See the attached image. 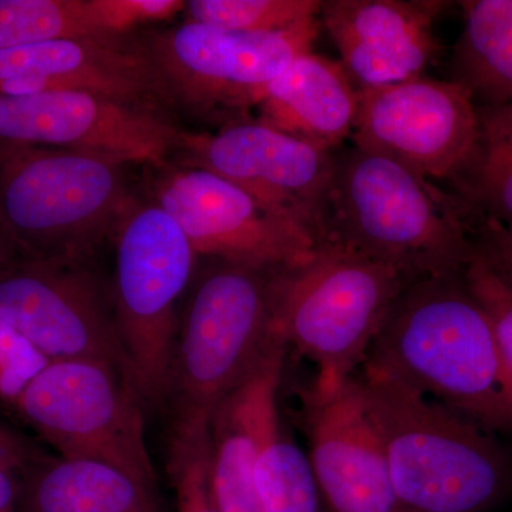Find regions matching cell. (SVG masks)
I'll list each match as a JSON object with an SVG mask.
<instances>
[{"label": "cell", "mask_w": 512, "mask_h": 512, "mask_svg": "<svg viewBox=\"0 0 512 512\" xmlns=\"http://www.w3.org/2000/svg\"><path fill=\"white\" fill-rule=\"evenodd\" d=\"M195 167L237 185L275 214L308 229L320 242L335 157L332 151L262 123H238L217 134L181 133Z\"/></svg>", "instance_id": "7c38bea8"}, {"label": "cell", "mask_w": 512, "mask_h": 512, "mask_svg": "<svg viewBox=\"0 0 512 512\" xmlns=\"http://www.w3.org/2000/svg\"><path fill=\"white\" fill-rule=\"evenodd\" d=\"M255 485L262 512H325L308 454L279 420L259 450Z\"/></svg>", "instance_id": "603a6c76"}, {"label": "cell", "mask_w": 512, "mask_h": 512, "mask_svg": "<svg viewBox=\"0 0 512 512\" xmlns=\"http://www.w3.org/2000/svg\"><path fill=\"white\" fill-rule=\"evenodd\" d=\"M464 281L493 323L512 406V282L478 245L464 269Z\"/></svg>", "instance_id": "484cf974"}, {"label": "cell", "mask_w": 512, "mask_h": 512, "mask_svg": "<svg viewBox=\"0 0 512 512\" xmlns=\"http://www.w3.org/2000/svg\"><path fill=\"white\" fill-rule=\"evenodd\" d=\"M114 158L0 144V222L29 259H89L136 201Z\"/></svg>", "instance_id": "5b68a950"}, {"label": "cell", "mask_w": 512, "mask_h": 512, "mask_svg": "<svg viewBox=\"0 0 512 512\" xmlns=\"http://www.w3.org/2000/svg\"><path fill=\"white\" fill-rule=\"evenodd\" d=\"M157 205L177 222L195 254L214 261L289 269L308 262L318 247L308 229L202 168L168 175Z\"/></svg>", "instance_id": "4fadbf2b"}, {"label": "cell", "mask_w": 512, "mask_h": 512, "mask_svg": "<svg viewBox=\"0 0 512 512\" xmlns=\"http://www.w3.org/2000/svg\"><path fill=\"white\" fill-rule=\"evenodd\" d=\"M12 404L60 457L109 464L156 488L144 404L116 367L86 359L50 362Z\"/></svg>", "instance_id": "ba28073f"}, {"label": "cell", "mask_w": 512, "mask_h": 512, "mask_svg": "<svg viewBox=\"0 0 512 512\" xmlns=\"http://www.w3.org/2000/svg\"><path fill=\"white\" fill-rule=\"evenodd\" d=\"M463 32L454 49V79L477 107L512 101V0L461 2Z\"/></svg>", "instance_id": "44dd1931"}, {"label": "cell", "mask_w": 512, "mask_h": 512, "mask_svg": "<svg viewBox=\"0 0 512 512\" xmlns=\"http://www.w3.org/2000/svg\"><path fill=\"white\" fill-rule=\"evenodd\" d=\"M18 258V252L13 247L8 235H6L5 229L2 227V222H0V268L9 265L10 262Z\"/></svg>", "instance_id": "d6a6232c"}, {"label": "cell", "mask_w": 512, "mask_h": 512, "mask_svg": "<svg viewBox=\"0 0 512 512\" xmlns=\"http://www.w3.org/2000/svg\"><path fill=\"white\" fill-rule=\"evenodd\" d=\"M400 512H485L510 493L497 434L375 370L360 369Z\"/></svg>", "instance_id": "7a4b0ae2"}, {"label": "cell", "mask_w": 512, "mask_h": 512, "mask_svg": "<svg viewBox=\"0 0 512 512\" xmlns=\"http://www.w3.org/2000/svg\"><path fill=\"white\" fill-rule=\"evenodd\" d=\"M207 456L208 427L173 430L168 473L178 512H218L208 484Z\"/></svg>", "instance_id": "4316f807"}, {"label": "cell", "mask_w": 512, "mask_h": 512, "mask_svg": "<svg viewBox=\"0 0 512 512\" xmlns=\"http://www.w3.org/2000/svg\"><path fill=\"white\" fill-rule=\"evenodd\" d=\"M458 178L484 218L512 220V101L478 107L476 150Z\"/></svg>", "instance_id": "7402d4cb"}, {"label": "cell", "mask_w": 512, "mask_h": 512, "mask_svg": "<svg viewBox=\"0 0 512 512\" xmlns=\"http://www.w3.org/2000/svg\"><path fill=\"white\" fill-rule=\"evenodd\" d=\"M111 302L130 382L144 406H165L180 301L198 255L157 204H134L116 232Z\"/></svg>", "instance_id": "52a82bcc"}, {"label": "cell", "mask_w": 512, "mask_h": 512, "mask_svg": "<svg viewBox=\"0 0 512 512\" xmlns=\"http://www.w3.org/2000/svg\"><path fill=\"white\" fill-rule=\"evenodd\" d=\"M16 512H157L150 485L119 468L40 454L18 474Z\"/></svg>", "instance_id": "ffe728a7"}, {"label": "cell", "mask_w": 512, "mask_h": 512, "mask_svg": "<svg viewBox=\"0 0 512 512\" xmlns=\"http://www.w3.org/2000/svg\"><path fill=\"white\" fill-rule=\"evenodd\" d=\"M0 320L50 362L99 360L130 382L111 293L87 259L18 258L0 268Z\"/></svg>", "instance_id": "9c48e42d"}, {"label": "cell", "mask_w": 512, "mask_h": 512, "mask_svg": "<svg viewBox=\"0 0 512 512\" xmlns=\"http://www.w3.org/2000/svg\"><path fill=\"white\" fill-rule=\"evenodd\" d=\"M262 123L332 151L352 136L357 89L342 64L308 52L265 87Z\"/></svg>", "instance_id": "d6986e66"}, {"label": "cell", "mask_w": 512, "mask_h": 512, "mask_svg": "<svg viewBox=\"0 0 512 512\" xmlns=\"http://www.w3.org/2000/svg\"><path fill=\"white\" fill-rule=\"evenodd\" d=\"M412 282L396 269L332 241L286 269L276 326L288 348L316 367L312 389H333L365 363L384 320Z\"/></svg>", "instance_id": "8992f818"}, {"label": "cell", "mask_w": 512, "mask_h": 512, "mask_svg": "<svg viewBox=\"0 0 512 512\" xmlns=\"http://www.w3.org/2000/svg\"><path fill=\"white\" fill-rule=\"evenodd\" d=\"M94 94L151 109L170 96L146 49L117 39H60L0 52V94Z\"/></svg>", "instance_id": "2e32d148"}, {"label": "cell", "mask_w": 512, "mask_h": 512, "mask_svg": "<svg viewBox=\"0 0 512 512\" xmlns=\"http://www.w3.org/2000/svg\"><path fill=\"white\" fill-rule=\"evenodd\" d=\"M318 0H191L187 22L248 33L285 32L318 20Z\"/></svg>", "instance_id": "d4e9b609"}, {"label": "cell", "mask_w": 512, "mask_h": 512, "mask_svg": "<svg viewBox=\"0 0 512 512\" xmlns=\"http://www.w3.org/2000/svg\"><path fill=\"white\" fill-rule=\"evenodd\" d=\"M49 363L18 330L0 320V400L15 402Z\"/></svg>", "instance_id": "83f0119b"}, {"label": "cell", "mask_w": 512, "mask_h": 512, "mask_svg": "<svg viewBox=\"0 0 512 512\" xmlns=\"http://www.w3.org/2000/svg\"><path fill=\"white\" fill-rule=\"evenodd\" d=\"M333 157L322 241L382 262L409 282L464 274L476 244L429 180L356 146Z\"/></svg>", "instance_id": "3957f363"}, {"label": "cell", "mask_w": 512, "mask_h": 512, "mask_svg": "<svg viewBox=\"0 0 512 512\" xmlns=\"http://www.w3.org/2000/svg\"><path fill=\"white\" fill-rule=\"evenodd\" d=\"M285 271L215 261L198 276L181 315L168 380L165 406L173 430L208 427L222 400L282 338L276 306Z\"/></svg>", "instance_id": "277c9868"}, {"label": "cell", "mask_w": 512, "mask_h": 512, "mask_svg": "<svg viewBox=\"0 0 512 512\" xmlns=\"http://www.w3.org/2000/svg\"><path fill=\"white\" fill-rule=\"evenodd\" d=\"M443 2L330 0L320 18L357 90L416 79L439 55L433 22Z\"/></svg>", "instance_id": "e0dca14e"}, {"label": "cell", "mask_w": 512, "mask_h": 512, "mask_svg": "<svg viewBox=\"0 0 512 512\" xmlns=\"http://www.w3.org/2000/svg\"><path fill=\"white\" fill-rule=\"evenodd\" d=\"M180 141L181 133L156 111L94 94H0V144L66 148L123 164H160Z\"/></svg>", "instance_id": "5bb4252c"}, {"label": "cell", "mask_w": 512, "mask_h": 512, "mask_svg": "<svg viewBox=\"0 0 512 512\" xmlns=\"http://www.w3.org/2000/svg\"><path fill=\"white\" fill-rule=\"evenodd\" d=\"M39 456V451L29 441L0 424V467L19 474Z\"/></svg>", "instance_id": "4dcf8cb0"}, {"label": "cell", "mask_w": 512, "mask_h": 512, "mask_svg": "<svg viewBox=\"0 0 512 512\" xmlns=\"http://www.w3.org/2000/svg\"><path fill=\"white\" fill-rule=\"evenodd\" d=\"M309 461L325 512H400L382 439L352 376L306 399Z\"/></svg>", "instance_id": "9a60e30c"}, {"label": "cell", "mask_w": 512, "mask_h": 512, "mask_svg": "<svg viewBox=\"0 0 512 512\" xmlns=\"http://www.w3.org/2000/svg\"><path fill=\"white\" fill-rule=\"evenodd\" d=\"M284 338L276 340L252 375L225 397L208 424V484L218 512H262L255 485L259 450L279 420Z\"/></svg>", "instance_id": "ac0fdd59"}, {"label": "cell", "mask_w": 512, "mask_h": 512, "mask_svg": "<svg viewBox=\"0 0 512 512\" xmlns=\"http://www.w3.org/2000/svg\"><path fill=\"white\" fill-rule=\"evenodd\" d=\"M101 32L109 39L147 23L164 22L185 9L181 0H93Z\"/></svg>", "instance_id": "f1b7e54d"}, {"label": "cell", "mask_w": 512, "mask_h": 512, "mask_svg": "<svg viewBox=\"0 0 512 512\" xmlns=\"http://www.w3.org/2000/svg\"><path fill=\"white\" fill-rule=\"evenodd\" d=\"M494 265L512 282V220L484 218L478 245Z\"/></svg>", "instance_id": "f546056e"}, {"label": "cell", "mask_w": 512, "mask_h": 512, "mask_svg": "<svg viewBox=\"0 0 512 512\" xmlns=\"http://www.w3.org/2000/svg\"><path fill=\"white\" fill-rule=\"evenodd\" d=\"M355 146L426 180L458 178L478 140V107L466 87L416 77L357 90Z\"/></svg>", "instance_id": "30bf717a"}, {"label": "cell", "mask_w": 512, "mask_h": 512, "mask_svg": "<svg viewBox=\"0 0 512 512\" xmlns=\"http://www.w3.org/2000/svg\"><path fill=\"white\" fill-rule=\"evenodd\" d=\"M362 367L463 414L497 436L512 433V406L497 336L464 274L407 285Z\"/></svg>", "instance_id": "6da1fadb"}, {"label": "cell", "mask_w": 512, "mask_h": 512, "mask_svg": "<svg viewBox=\"0 0 512 512\" xmlns=\"http://www.w3.org/2000/svg\"><path fill=\"white\" fill-rule=\"evenodd\" d=\"M18 474L0 467V512H16Z\"/></svg>", "instance_id": "1f68e13d"}, {"label": "cell", "mask_w": 512, "mask_h": 512, "mask_svg": "<svg viewBox=\"0 0 512 512\" xmlns=\"http://www.w3.org/2000/svg\"><path fill=\"white\" fill-rule=\"evenodd\" d=\"M60 39H109L93 0H0V52Z\"/></svg>", "instance_id": "cb8c5ba5"}, {"label": "cell", "mask_w": 512, "mask_h": 512, "mask_svg": "<svg viewBox=\"0 0 512 512\" xmlns=\"http://www.w3.org/2000/svg\"><path fill=\"white\" fill-rule=\"evenodd\" d=\"M319 22L274 33L235 32L185 22L144 47L168 93L201 107H248L303 53L312 52Z\"/></svg>", "instance_id": "8fae6325"}]
</instances>
